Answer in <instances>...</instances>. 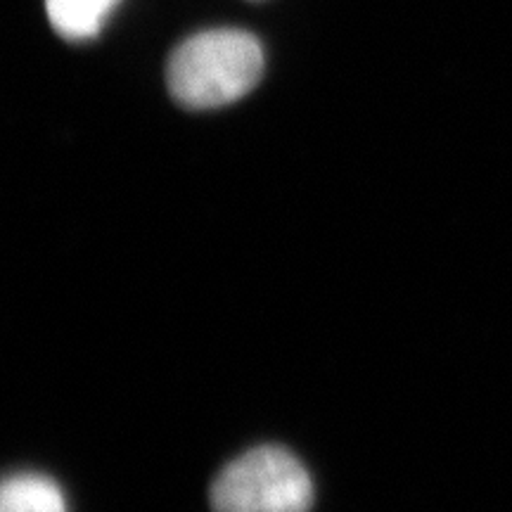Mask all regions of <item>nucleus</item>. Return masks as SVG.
<instances>
[{
    "instance_id": "nucleus-1",
    "label": "nucleus",
    "mask_w": 512,
    "mask_h": 512,
    "mask_svg": "<svg viewBox=\"0 0 512 512\" xmlns=\"http://www.w3.org/2000/svg\"><path fill=\"white\" fill-rule=\"evenodd\" d=\"M264 72V50L247 31L216 29L190 36L166 69L169 91L183 107L211 110L247 95Z\"/></svg>"
},
{
    "instance_id": "nucleus-2",
    "label": "nucleus",
    "mask_w": 512,
    "mask_h": 512,
    "mask_svg": "<svg viewBox=\"0 0 512 512\" xmlns=\"http://www.w3.org/2000/svg\"><path fill=\"white\" fill-rule=\"evenodd\" d=\"M214 512H309L313 482L280 446H259L233 460L211 486Z\"/></svg>"
},
{
    "instance_id": "nucleus-3",
    "label": "nucleus",
    "mask_w": 512,
    "mask_h": 512,
    "mask_svg": "<svg viewBox=\"0 0 512 512\" xmlns=\"http://www.w3.org/2000/svg\"><path fill=\"white\" fill-rule=\"evenodd\" d=\"M0 512H67V501L50 477L22 472L5 479Z\"/></svg>"
},
{
    "instance_id": "nucleus-4",
    "label": "nucleus",
    "mask_w": 512,
    "mask_h": 512,
    "mask_svg": "<svg viewBox=\"0 0 512 512\" xmlns=\"http://www.w3.org/2000/svg\"><path fill=\"white\" fill-rule=\"evenodd\" d=\"M117 3L119 0H46V10L57 34L69 41H86L100 34Z\"/></svg>"
}]
</instances>
